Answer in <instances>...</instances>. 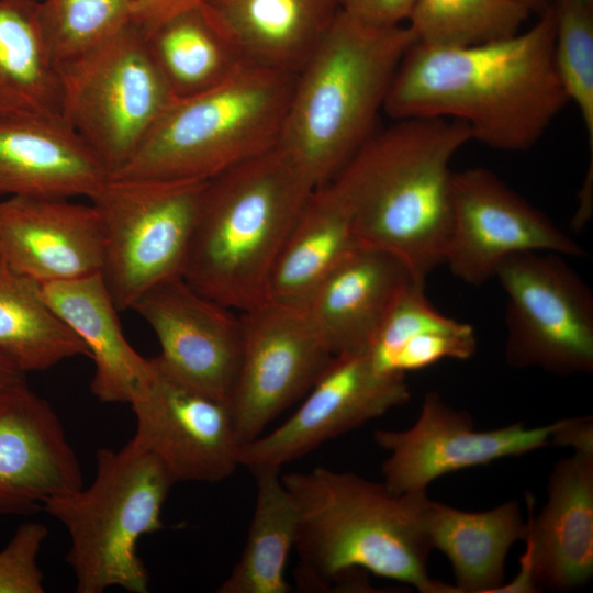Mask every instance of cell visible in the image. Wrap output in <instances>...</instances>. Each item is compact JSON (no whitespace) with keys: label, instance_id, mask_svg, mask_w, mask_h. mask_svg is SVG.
Masks as SVG:
<instances>
[{"label":"cell","instance_id":"6da1fadb","mask_svg":"<svg viewBox=\"0 0 593 593\" xmlns=\"http://www.w3.org/2000/svg\"><path fill=\"white\" fill-rule=\"evenodd\" d=\"M555 31L552 3L528 30L502 40L461 47L415 43L383 111L393 120H459L491 148L527 150L569 102L555 67Z\"/></svg>","mask_w":593,"mask_h":593},{"label":"cell","instance_id":"7a4b0ae2","mask_svg":"<svg viewBox=\"0 0 593 593\" xmlns=\"http://www.w3.org/2000/svg\"><path fill=\"white\" fill-rule=\"evenodd\" d=\"M472 141L446 118H406L373 132L331 182L346 202L361 246L400 259L425 283L444 264L452 221L450 163Z\"/></svg>","mask_w":593,"mask_h":593},{"label":"cell","instance_id":"3957f363","mask_svg":"<svg viewBox=\"0 0 593 593\" xmlns=\"http://www.w3.org/2000/svg\"><path fill=\"white\" fill-rule=\"evenodd\" d=\"M296 508L298 579L322 588L368 571L423 593H451L428 575L426 492L394 494L383 483L316 467L281 474Z\"/></svg>","mask_w":593,"mask_h":593},{"label":"cell","instance_id":"277c9868","mask_svg":"<svg viewBox=\"0 0 593 593\" xmlns=\"http://www.w3.org/2000/svg\"><path fill=\"white\" fill-rule=\"evenodd\" d=\"M416 43L406 24L374 29L339 10L295 76L277 147L318 188L374 132L396 69Z\"/></svg>","mask_w":593,"mask_h":593},{"label":"cell","instance_id":"5b68a950","mask_svg":"<svg viewBox=\"0 0 593 593\" xmlns=\"http://www.w3.org/2000/svg\"><path fill=\"white\" fill-rule=\"evenodd\" d=\"M313 190L278 147L208 179L183 279L239 312L268 301L277 258Z\"/></svg>","mask_w":593,"mask_h":593},{"label":"cell","instance_id":"8992f818","mask_svg":"<svg viewBox=\"0 0 593 593\" xmlns=\"http://www.w3.org/2000/svg\"><path fill=\"white\" fill-rule=\"evenodd\" d=\"M295 76L244 63L219 85L175 99L110 177L208 180L277 147Z\"/></svg>","mask_w":593,"mask_h":593},{"label":"cell","instance_id":"52a82bcc","mask_svg":"<svg viewBox=\"0 0 593 593\" xmlns=\"http://www.w3.org/2000/svg\"><path fill=\"white\" fill-rule=\"evenodd\" d=\"M92 483L47 500L42 510L70 537L66 556L76 592L119 586L147 593L148 571L138 556L142 536L164 527V503L177 482L165 465L132 439L119 450L99 448Z\"/></svg>","mask_w":593,"mask_h":593},{"label":"cell","instance_id":"ba28073f","mask_svg":"<svg viewBox=\"0 0 593 593\" xmlns=\"http://www.w3.org/2000/svg\"><path fill=\"white\" fill-rule=\"evenodd\" d=\"M58 70L63 120L109 177L130 161L175 100L146 33L134 22Z\"/></svg>","mask_w":593,"mask_h":593},{"label":"cell","instance_id":"9c48e42d","mask_svg":"<svg viewBox=\"0 0 593 593\" xmlns=\"http://www.w3.org/2000/svg\"><path fill=\"white\" fill-rule=\"evenodd\" d=\"M205 182L109 177L89 198L103 232L101 276L119 311L182 277Z\"/></svg>","mask_w":593,"mask_h":593},{"label":"cell","instance_id":"30bf717a","mask_svg":"<svg viewBox=\"0 0 593 593\" xmlns=\"http://www.w3.org/2000/svg\"><path fill=\"white\" fill-rule=\"evenodd\" d=\"M561 257L514 254L496 270L507 299L505 359L511 367L563 376L593 371V294Z\"/></svg>","mask_w":593,"mask_h":593},{"label":"cell","instance_id":"8fae6325","mask_svg":"<svg viewBox=\"0 0 593 593\" xmlns=\"http://www.w3.org/2000/svg\"><path fill=\"white\" fill-rule=\"evenodd\" d=\"M239 318L242 356L228 403L243 446L307 393L334 356L304 307L268 300Z\"/></svg>","mask_w":593,"mask_h":593},{"label":"cell","instance_id":"7c38bea8","mask_svg":"<svg viewBox=\"0 0 593 593\" xmlns=\"http://www.w3.org/2000/svg\"><path fill=\"white\" fill-rule=\"evenodd\" d=\"M132 440L156 456L175 481L217 483L239 465L242 444L228 401L167 371L157 357L130 402Z\"/></svg>","mask_w":593,"mask_h":593},{"label":"cell","instance_id":"4fadbf2b","mask_svg":"<svg viewBox=\"0 0 593 593\" xmlns=\"http://www.w3.org/2000/svg\"><path fill=\"white\" fill-rule=\"evenodd\" d=\"M526 251L585 255L577 240L492 170L454 172L452 221L443 265L461 281L481 286L495 277L505 258Z\"/></svg>","mask_w":593,"mask_h":593},{"label":"cell","instance_id":"5bb4252c","mask_svg":"<svg viewBox=\"0 0 593 593\" xmlns=\"http://www.w3.org/2000/svg\"><path fill=\"white\" fill-rule=\"evenodd\" d=\"M559 421L538 427L517 422L477 430L471 415L428 392L414 425L405 430L378 429L376 443L389 452L383 484L394 494L426 492L436 479L549 446Z\"/></svg>","mask_w":593,"mask_h":593},{"label":"cell","instance_id":"9a60e30c","mask_svg":"<svg viewBox=\"0 0 593 593\" xmlns=\"http://www.w3.org/2000/svg\"><path fill=\"white\" fill-rule=\"evenodd\" d=\"M409 399L404 376L381 371L367 351L335 356L284 423L240 447L239 465L281 469Z\"/></svg>","mask_w":593,"mask_h":593},{"label":"cell","instance_id":"2e32d148","mask_svg":"<svg viewBox=\"0 0 593 593\" xmlns=\"http://www.w3.org/2000/svg\"><path fill=\"white\" fill-rule=\"evenodd\" d=\"M152 327L163 367L181 381L228 401L242 356V324L233 310L183 277L144 292L132 309Z\"/></svg>","mask_w":593,"mask_h":593},{"label":"cell","instance_id":"e0dca14e","mask_svg":"<svg viewBox=\"0 0 593 593\" xmlns=\"http://www.w3.org/2000/svg\"><path fill=\"white\" fill-rule=\"evenodd\" d=\"M82 486L77 456L51 404L25 380L0 392V513L32 514Z\"/></svg>","mask_w":593,"mask_h":593},{"label":"cell","instance_id":"ac0fdd59","mask_svg":"<svg viewBox=\"0 0 593 593\" xmlns=\"http://www.w3.org/2000/svg\"><path fill=\"white\" fill-rule=\"evenodd\" d=\"M0 256L40 284L101 273L104 242L92 203L68 198L0 199Z\"/></svg>","mask_w":593,"mask_h":593},{"label":"cell","instance_id":"d6986e66","mask_svg":"<svg viewBox=\"0 0 593 593\" xmlns=\"http://www.w3.org/2000/svg\"><path fill=\"white\" fill-rule=\"evenodd\" d=\"M527 562L538 589L567 592L593 574V452L574 451L559 461L548 482L541 513L529 515Z\"/></svg>","mask_w":593,"mask_h":593},{"label":"cell","instance_id":"ffe728a7","mask_svg":"<svg viewBox=\"0 0 593 593\" xmlns=\"http://www.w3.org/2000/svg\"><path fill=\"white\" fill-rule=\"evenodd\" d=\"M412 280L407 267L395 256L360 245L317 288L304 309L334 357L363 353Z\"/></svg>","mask_w":593,"mask_h":593},{"label":"cell","instance_id":"44dd1931","mask_svg":"<svg viewBox=\"0 0 593 593\" xmlns=\"http://www.w3.org/2000/svg\"><path fill=\"white\" fill-rule=\"evenodd\" d=\"M109 178L64 120L0 122V199L87 197Z\"/></svg>","mask_w":593,"mask_h":593},{"label":"cell","instance_id":"7402d4cb","mask_svg":"<svg viewBox=\"0 0 593 593\" xmlns=\"http://www.w3.org/2000/svg\"><path fill=\"white\" fill-rule=\"evenodd\" d=\"M246 63L298 74L340 8L338 0H206Z\"/></svg>","mask_w":593,"mask_h":593},{"label":"cell","instance_id":"603a6c76","mask_svg":"<svg viewBox=\"0 0 593 593\" xmlns=\"http://www.w3.org/2000/svg\"><path fill=\"white\" fill-rule=\"evenodd\" d=\"M58 317L86 345L93 360L92 394L103 403H128L149 368L125 338L101 273L41 284Z\"/></svg>","mask_w":593,"mask_h":593},{"label":"cell","instance_id":"cb8c5ba5","mask_svg":"<svg viewBox=\"0 0 593 593\" xmlns=\"http://www.w3.org/2000/svg\"><path fill=\"white\" fill-rule=\"evenodd\" d=\"M358 246L350 211L334 184L315 188L277 258L268 300L305 307L317 288Z\"/></svg>","mask_w":593,"mask_h":593},{"label":"cell","instance_id":"d4e9b609","mask_svg":"<svg viewBox=\"0 0 593 593\" xmlns=\"http://www.w3.org/2000/svg\"><path fill=\"white\" fill-rule=\"evenodd\" d=\"M424 527L432 548L440 550L452 566V593L496 592L504 584L508 550L527 534L515 501L472 513L427 499Z\"/></svg>","mask_w":593,"mask_h":593},{"label":"cell","instance_id":"484cf974","mask_svg":"<svg viewBox=\"0 0 593 593\" xmlns=\"http://www.w3.org/2000/svg\"><path fill=\"white\" fill-rule=\"evenodd\" d=\"M37 0H0V122L61 116L58 66L42 33Z\"/></svg>","mask_w":593,"mask_h":593},{"label":"cell","instance_id":"4316f807","mask_svg":"<svg viewBox=\"0 0 593 593\" xmlns=\"http://www.w3.org/2000/svg\"><path fill=\"white\" fill-rule=\"evenodd\" d=\"M473 328L438 312L425 295V284L411 281L399 293L367 350L383 372L405 376L444 359L473 356Z\"/></svg>","mask_w":593,"mask_h":593},{"label":"cell","instance_id":"83f0119b","mask_svg":"<svg viewBox=\"0 0 593 593\" xmlns=\"http://www.w3.org/2000/svg\"><path fill=\"white\" fill-rule=\"evenodd\" d=\"M77 356L89 351L46 302L41 284L0 256V357L26 374Z\"/></svg>","mask_w":593,"mask_h":593},{"label":"cell","instance_id":"f1b7e54d","mask_svg":"<svg viewBox=\"0 0 593 593\" xmlns=\"http://www.w3.org/2000/svg\"><path fill=\"white\" fill-rule=\"evenodd\" d=\"M146 36L175 99L219 85L246 63L203 4L168 19Z\"/></svg>","mask_w":593,"mask_h":593},{"label":"cell","instance_id":"f546056e","mask_svg":"<svg viewBox=\"0 0 593 593\" xmlns=\"http://www.w3.org/2000/svg\"><path fill=\"white\" fill-rule=\"evenodd\" d=\"M256 500L243 552L217 593H287L284 570L296 535V508L280 469L251 471Z\"/></svg>","mask_w":593,"mask_h":593},{"label":"cell","instance_id":"4dcf8cb0","mask_svg":"<svg viewBox=\"0 0 593 593\" xmlns=\"http://www.w3.org/2000/svg\"><path fill=\"white\" fill-rule=\"evenodd\" d=\"M529 14L515 0H416L406 25L418 44L461 47L512 36Z\"/></svg>","mask_w":593,"mask_h":593},{"label":"cell","instance_id":"1f68e13d","mask_svg":"<svg viewBox=\"0 0 593 593\" xmlns=\"http://www.w3.org/2000/svg\"><path fill=\"white\" fill-rule=\"evenodd\" d=\"M136 0H43L38 20L57 66L103 44L134 22Z\"/></svg>","mask_w":593,"mask_h":593},{"label":"cell","instance_id":"d6a6232c","mask_svg":"<svg viewBox=\"0 0 593 593\" xmlns=\"http://www.w3.org/2000/svg\"><path fill=\"white\" fill-rule=\"evenodd\" d=\"M553 61L560 83L572 101L593 147V5L553 0Z\"/></svg>","mask_w":593,"mask_h":593},{"label":"cell","instance_id":"836d02e7","mask_svg":"<svg viewBox=\"0 0 593 593\" xmlns=\"http://www.w3.org/2000/svg\"><path fill=\"white\" fill-rule=\"evenodd\" d=\"M47 534V527L37 522L18 527L0 551V593L44 592V575L37 557Z\"/></svg>","mask_w":593,"mask_h":593},{"label":"cell","instance_id":"e575fe53","mask_svg":"<svg viewBox=\"0 0 593 593\" xmlns=\"http://www.w3.org/2000/svg\"><path fill=\"white\" fill-rule=\"evenodd\" d=\"M416 0H338L340 11L366 26L388 29L406 24Z\"/></svg>","mask_w":593,"mask_h":593},{"label":"cell","instance_id":"d590c367","mask_svg":"<svg viewBox=\"0 0 593 593\" xmlns=\"http://www.w3.org/2000/svg\"><path fill=\"white\" fill-rule=\"evenodd\" d=\"M206 0H136L134 10V23L145 33L168 19L198 5Z\"/></svg>","mask_w":593,"mask_h":593},{"label":"cell","instance_id":"8d00e7d4","mask_svg":"<svg viewBox=\"0 0 593 593\" xmlns=\"http://www.w3.org/2000/svg\"><path fill=\"white\" fill-rule=\"evenodd\" d=\"M550 443L557 446H571L581 452H593V423L590 417L559 421L551 434Z\"/></svg>","mask_w":593,"mask_h":593},{"label":"cell","instance_id":"74e56055","mask_svg":"<svg viewBox=\"0 0 593 593\" xmlns=\"http://www.w3.org/2000/svg\"><path fill=\"white\" fill-rule=\"evenodd\" d=\"M22 380H25V374L0 357V392Z\"/></svg>","mask_w":593,"mask_h":593},{"label":"cell","instance_id":"f35d334b","mask_svg":"<svg viewBox=\"0 0 593 593\" xmlns=\"http://www.w3.org/2000/svg\"><path fill=\"white\" fill-rule=\"evenodd\" d=\"M517 3L523 5L529 13H537L539 16L546 10H548L553 0H515Z\"/></svg>","mask_w":593,"mask_h":593},{"label":"cell","instance_id":"ab89813d","mask_svg":"<svg viewBox=\"0 0 593 593\" xmlns=\"http://www.w3.org/2000/svg\"><path fill=\"white\" fill-rule=\"evenodd\" d=\"M582 3H585V4H590V5H593V0H578Z\"/></svg>","mask_w":593,"mask_h":593}]
</instances>
